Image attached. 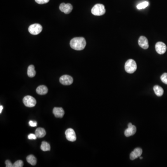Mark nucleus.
<instances>
[{
    "label": "nucleus",
    "mask_w": 167,
    "mask_h": 167,
    "mask_svg": "<svg viewBox=\"0 0 167 167\" xmlns=\"http://www.w3.org/2000/svg\"><path fill=\"white\" fill-rule=\"evenodd\" d=\"M86 40L83 37L74 38L72 39L70 43L72 48L78 51L83 50L86 47Z\"/></svg>",
    "instance_id": "nucleus-1"
},
{
    "label": "nucleus",
    "mask_w": 167,
    "mask_h": 167,
    "mask_svg": "<svg viewBox=\"0 0 167 167\" xmlns=\"http://www.w3.org/2000/svg\"><path fill=\"white\" fill-rule=\"evenodd\" d=\"M125 71L128 74H133L137 70V65L134 60L130 59L126 62L124 66Z\"/></svg>",
    "instance_id": "nucleus-2"
},
{
    "label": "nucleus",
    "mask_w": 167,
    "mask_h": 167,
    "mask_svg": "<svg viewBox=\"0 0 167 167\" xmlns=\"http://www.w3.org/2000/svg\"><path fill=\"white\" fill-rule=\"evenodd\" d=\"M92 14L96 16H101L105 14L106 10L104 5L97 4L95 5L91 10Z\"/></svg>",
    "instance_id": "nucleus-3"
},
{
    "label": "nucleus",
    "mask_w": 167,
    "mask_h": 167,
    "mask_svg": "<svg viewBox=\"0 0 167 167\" xmlns=\"http://www.w3.org/2000/svg\"><path fill=\"white\" fill-rule=\"evenodd\" d=\"M42 30L41 25L37 23L32 24L28 28V31L33 35H37Z\"/></svg>",
    "instance_id": "nucleus-4"
},
{
    "label": "nucleus",
    "mask_w": 167,
    "mask_h": 167,
    "mask_svg": "<svg viewBox=\"0 0 167 167\" xmlns=\"http://www.w3.org/2000/svg\"><path fill=\"white\" fill-rule=\"evenodd\" d=\"M23 102L24 105L28 107H33L36 104V100L35 98L31 96H26L24 98Z\"/></svg>",
    "instance_id": "nucleus-5"
},
{
    "label": "nucleus",
    "mask_w": 167,
    "mask_h": 167,
    "mask_svg": "<svg viewBox=\"0 0 167 167\" xmlns=\"http://www.w3.org/2000/svg\"><path fill=\"white\" fill-rule=\"evenodd\" d=\"M60 82L62 85L69 86L72 84L74 79L71 76L65 75L60 78Z\"/></svg>",
    "instance_id": "nucleus-6"
},
{
    "label": "nucleus",
    "mask_w": 167,
    "mask_h": 167,
    "mask_svg": "<svg viewBox=\"0 0 167 167\" xmlns=\"http://www.w3.org/2000/svg\"><path fill=\"white\" fill-rule=\"evenodd\" d=\"M128 128L124 131V135L126 137H129L131 135H134L137 131L136 127L131 123H128Z\"/></svg>",
    "instance_id": "nucleus-7"
},
{
    "label": "nucleus",
    "mask_w": 167,
    "mask_h": 167,
    "mask_svg": "<svg viewBox=\"0 0 167 167\" xmlns=\"http://www.w3.org/2000/svg\"><path fill=\"white\" fill-rule=\"evenodd\" d=\"M155 48L156 51L159 54H164L167 50L166 44L163 42H158L156 43Z\"/></svg>",
    "instance_id": "nucleus-8"
},
{
    "label": "nucleus",
    "mask_w": 167,
    "mask_h": 167,
    "mask_svg": "<svg viewBox=\"0 0 167 167\" xmlns=\"http://www.w3.org/2000/svg\"><path fill=\"white\" fill-rule=\"evenodd\" d=\"M66 138L70 142H74L76 140V135L74 131L72 128H69L65 132Z\"/></svg>",
    "instance_id": "nucleus-9"
},
{
    "label": "nucleus",
    "mask_w": 167,
    "mask_h": 167,
    "mask_svg": "<svg viewBox=\"0 0 167 167\" xmlns=\"http://www.w3.org/2000/svg\"><path fill=\"white\" fill-rule=\"evenodd\" d=\"M72 9L73 7L70 4H65V3H62L60 5V10L62 12L64 13L65 14H70L72 11Z\"/></svg>",
    "instance_id": "nucleus-10"
},
{
    "label": "nucleus",
    "mask_w": 167,
    "mask_h": 167,
    "mask_svg": "<svg viewBox=\"0 0 167 167\" xmlns=\"http://www.w3.org/2000/svg\"><path fill=\"white\" fill-rule=\"evenodd\" d=\"M138 44L141 48L144 49H147L149 48V42L148 39L145 36H140L138 39Z\"/></svg>",
    "instance_id": "nucleus-11"
},
{
    "label": "nucleus",
    "mask_w": 167,
    "mask_h": 167,
    "mask_svg": "<svg viewBox=\"0 0 167 167\" xmlns=\"http://www.w3.org/2000/svg\"><path fill=\"white\" fill-rule=\"evenodd\" d=\"M142 152V150L141 148H135L130 154V159L131 160H134L135 159H137L138 157L141 156Z\"/></svg>",
    "instance_id": "nucleus-12"
},
{
    "label": "nucleus",
    "mask_w": 167,
    "mask_h": 167,
    "mask_svg": "<svg viewBox=\"0 0 167 167\" xmlns=\"http://www.w3.org/2000/svg\"><path fill=\"white\" fill-rule=\"evenodd\" d=\"M53 113L55 117L62 118L64 115L65 112L62 108L55 107L53 109Z\"/></svg>",
    "instance_id": "nucleus-13"
},
{
    "label": "nucleus",
    "mask_w": 167,
    "mask_h": 167,
    "mask_svg": "<svg viewBox=\"0 0 167 167\" xmlns=\"http://www.w3.org/2000/svg\"><path fill=\"white\" fill-rule=\"evenodd\" d=\"M36 93L39 95H45L48 93V88L43 85L39 86L36 89Z\"/></svg>",
    "instance_id": "nucleus-14"
},
{
    "label": "nucleus",
    "mask_w": 167,
    "mask_h": 167,
    "mask_svg": "<svg viewBox=\"0 0 167 167\" xmlns=\"http://www.w3.org/2000/svg\"><path fill=\"white\" fill-rule=\"evenodd\" d=\"M35 135L38 138H42L45 136L46 132L44 128H38L35 131Z\"/></svg>",
    "instance_id": "nucleus-15"
},
{
    "label": "nucleus",
    "mask_w": 167,
    "mask_h": 167,
    "mask_svg": "<svg viewBox=\"0 0 167 167\" xmlns=\"http://www.w3.org/2000/svg\"><path fill=\"white\" fill-rule=\"evenodd\" d=\"M154 91L155 92L156 96L158 97H161V96H163V89L162 87H161L160 86H154L153 87Z\"/></svg>",
    "instance_id": "nucleus-16"
},
{
    "label": "nucleus",
    "mask_w": 167,
    "mask_h": 167,
    "mask_svg": "<svg viewBox=\"0 0 167 167\" xmlns=\"http://www.w3.org/2000/svg\"><path fill=\"white\" fill-rule=\"evenodd\" d=\"M27 74L28 77H30V78H33L36 75V72L34 69V65H31L28 67Z\"/></svg>",
    "instance_id": "nucleus-17"
},
{
    "label": "nucleus",
    "mask_w": 167,
    "mask_h": 167,
    "mask_svg": "<svg viewBox=\"0 0 167 167\" xmlns=\"http://www.w3.org/2000/svg\"><path fill=\"white\" fill-rule=\"evenodd\" d=\"M27 161L31 165H35L37 163V160L33 155H29L27 157Z\"/></svg>",
    "instance_id": "nucleus-18"
},
{
    "label": "nucleus",
    "mask_w": 167,
    "mask_h": 167,
    "mask_svg": "<svg viewBox=\"0 0 167 167\" xmlns=\"http://www.w3.org/2000/svg\"><path fill=\"white\" fill-rule=\"evenodd\" d=\"M41 149L43 151H49L51 149V147L49 143L43 141L42 142Z\"/></svg>",
    "instance_id": "nucleus-19"
},
{
    "label": "nucleus",
    "mask_w": 167,
    "mask_h": 167,
    "mask_svg": "<svg viewBox=\"0 0 167 167\" xmlns=\"http://www.w3.org/2000/svg\"><path fill=\"white\" fill-rule=\"evenodd\" d=\"M148 5H149V2L148 1H144L138 4L137 6V8L138 9H144L148 7Z\"/></svg>",
    "instance_id": "nucleus-20"
},
{
    "label": "nucleus",
    "mask_w": 167,
    "mask_h": 167,
    "mask_svg": "<svg viewBox=\"0 0 167 167\" xmlns=\"http://www.w3.org/2000/svg\"><path fill=\"white\" fill-rule=\"evenodd\" d=\"M23 166V162L22 160H18L13 164V167H22Z\"/></svg>",
    "instance_id": "nucleus-21"
},
{
    "label": "nucleus",
    "mask_w": 167,
    "mask_h": 167,
    "mask_svg": "<svg viewBox=\"0 0 167 167\" xmlns=\"http://www.w3.org/2000/svg\"><path fill=\"white\" fill-rule=\"evenodd\" d=\"M161 81L163 83L167 85V73H164L161 76Z\"/></svg>",
    "instance_id": "nucleus-22"
},
{
    "label": "nucleus",
    "mask_w": 167,
    "mask_h": 167,
    "mask_svg": "<svg viewBox=\"0 0 167 167\" xmlns=\"http://www.w3.org/2000/svg\"><path fill=\"white\" fill-rule=\"evenodd\" d=\"M50 0H35V1L39 4H46V3L48 2Z\"/></svg>",
    "instance_id": "nucleus-23"
},
{
    "label": "nucleus",
    "mask_w": 167,
    "mask_h": 167,
    "mask_svg": "<svg viewBox=\"0 0 167 167\" xmlns=\"http://www.w3.org/2000/svg\"><path fill=\"white\" fill-rule=\"evenodd\" d=\"M37 136H36V135L34 134H30L29 135H28V138L30 140H35L37 138Z\"/></svg>",
    "instance_id": "nucleus-24"
},
{
    "label": "nucleus",
    "mask_w": 167,
    "mask_h": 167,
    "mask_svg": "<svg viewBox=\"0 0 167 167\" xmlns=\"http://www.w3.org/2000/svg\"><path fill=\"white\" fill-rule=\"evenodd\" d=\"M5 164H6V166L7 167H13V164H12L11 162L9 160H6L5 161Z\"/></svg>",
    "instance_id": "nucleus-25"
},
{
    "label": "nucleus",
    "mask_w": 167,
    "mask_h": 167,
    "mask_svg": "<svg viewBox=\"0 0 167 167\" xmlns=\"http://www.w3.org/2000/svg\"><path fill=\"white\" fill-rule=\"evenodd\" d=\"M29 124L30 126L31 127H36L37 126V122L36 121H30L29 122Z\"/></svg>",
    "instance_id": "nucleus-26"
},
{
    "label": "nucleus",
    "mask_w": 167,
    "mask_h": 167,
    "mask_svg": "<svg viewBox=\"0 0 167 167\" xmlns=\"http://www.w3.org/2000/svg\"><path fill=\"white\" fill-rule=\"evenodd\" d=\"M2 109H3V106H2V105H0V113H1Z\"/></svg>",
    "instance_id": "nucleus-27"
},
{
    "label": "nucleus",
    "mask_w": 167,
    "mask_h": 167,
    "mask_svg": "<svg viewBox=\"0 0 167 167\" xmlns=\"http://www.w3.org/2000/svg\"><path fill=\"white\" fill-rule=\"evenodd\" d=\"M140 159H142V157H140Z\"/></svg>",
    "instance_id": "nucleus-28"
}]
</instances>
